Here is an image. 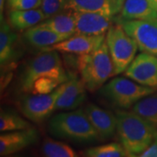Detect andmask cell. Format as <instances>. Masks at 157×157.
I'll return each mask as SVG.
<instances>
[{"mask_svg":"<svg viewBox=\"0 0 157 157\" xmlns=\"http://www.w3.org/2000/svg\"><path fill=\"white\" fill-rule=\"evenodd\" d=\"M115 115L117 135L121 145L130 157L140 156L155 140L157 129L133 110H118Z\"/></svg>","mask_w":157,"mask_h":157,"instance_id":"6da1fadb","label":"cell"},{"mask_svg":"<svg viewBox=\"0 0 157 157\" xmlns=\"http://www.w3.org/2000/svg\"><path fill=\"white\" fill-rule=\"evenodd\" d=\"M77 66L86 89L90 92L101 89L108 78L114 76V67L106 39L92 52L79 55Z\"/></svg>","mask_w":157,"mask_h":157,"instance_id":"7a4b0ae2","label":"cell"},{"mask_svg":"<svg viewBox=\"0 0 157 157\" xmlns=\"http://www.w3.org/2000/svg\"><path fill=\"white\" fill-rule=\"evenodd\" d=\"M48 128L52 135L62 139L78 142H91L101 139L82 109L57 113L50 119Z\"/></svg>","mask_w":157,"mask_h":157,"instance_id":"3957f363","label":"cell"},{"mask_svg":"<svg viewBox=\"0 0 157 157\" xmlns=\"http://www.w3.org/2000/svg\"><path fill=\"white\" fill-rule=\"evenodd\" d=\"M44 77H52L62 82H67L70 78L58 51H45L30 59L19 75V88L24 93H31L34 82Z\"/></svg>","mask_w":157,"mask_h":157,"instance_id":"277c9868","label":"cell"},{"mask_svg":"<svg viewBox=\"0 0 157 157\" xmlns=\"http://www.w3.org/2000/svg\"><path fill=\"white\" fill-rule=\"evenodd\" d=\"M155 91L156 88L142 86L131 78L116 77L101 86V94L113 106L128 109Z\"/></svg>","mask_w":157,"mask_h":157,"instance_id":"5b68a950","label":"cell"},{"mask_svg":"<svg viewBox=\"0 0 157 157\" xmlns=\"http://www.w3.org/2000/svg\"><path fill=\"white\" fill-rule=\"evenodd\" d=\"M106 42L114 67V76L124 73L139 49L135 39L120 25H112L107 32Z\"/></svg>","mask_w":157,"mask_h":157,"instance_id":"8992f818","label":"cell"},{"mask_svg":"<svg viewBox=\"0 0 157 157\" xmlns=\"http://www.w3.org/2000/svg\"><path fill=\"white\" fill-rule=\"evenodd\" d=\"M66 86L67 82H64L51 93L39 94H32V95L25 97L20 103L22 113L35 123L44 121L52 112H55L57 100L64 92Z\"/></svg>","mask_w":157,"mask_h":157,"instance_id":"52a82bcc","label":"cell"},{"mask_svg":"<svg viewBox=\"0 0 157 157\" xmlns=\"http://www.w3.org/2000/svg\"><path fill=\"white\" fill-rule=\"evenodd\" d=\"M113 20L135 39L141 52L157 56V19L123 20L115 16Z\"/></svg>","mask_w":157,"mask_h":157,"instance_id":"ba28073f","label":"cell"},{"mask_svg":"<svg viewBox=\"0 0 157 157\" xmlns=\"http://www.w3.org/2000/svg\"><path fill=\"white\" fill-rule=\"evenodd\" d=\"M124 75L142 86L157 89V56L142 52L134 59Z\"/></svg>","mask_w":157,"mask_h":157,"instance_id":"9c48e42d","label":"cell"},{"mask_svg":"<svg viewBox=\"0 0 157 157\" xmlns=\"http://www.w3.org/2000/svg\"><path fill=\"white\" fill-rule=\"evenodd\" d=\"M105 34L101 35H83L74 34L68 39L48 47L45 51L55 50L66 53L84 55L92 52L105 41Z\"/></svg>","mask_w":157,"mask_h":157,"instance_id":"30bf717a","label":"cell"},{"mask_svg":"<svg viewBox=\"0 0 157 157\" xmlns=\"http://www.w3.org/2000/svg\"><path fill=\"white\" fill-rule=\"evenodd\" d=\"M75 19V34L101 35L105 34L114 22V17L92 11H73Z\"/></svg>","mask_w":157,"mask_h":157,"instance_id":"8fae6325","label":"cell"},{"mask_svg":"<svg viewBox=\"0 0 157 157\" xmlns=\"http://www.w3.org/2000/svg\"><path fill=\"white\" fill-rule=\"evenodd\" d=\"M39 138V132L34 128L5 132L0 135V155L8 156L21 151L36 143Z\"/></svg>","mask_w":157,"mask_h":157,"instance_id":"7c38bea8","label":"cell"},{"mask_svg":"<svg viewBox=\"0 0 157 157\" xmlns=\"http://www.w3.org/2000/svg\"><path fill=\"white\" fill-rule=\"evenodd\" d=\"M84 111L101 139L110 138L117 132V118L114 113L92 103L85 107Z\"/></svg>","mask_w":157,"mask_h":157,"instance_id":"4fadbf2b","label":"cell"},{"mask_svg":"<svg viewBox=\"0 0 157 157\" xmlns=\"http://www.w3.org/2000/svg\"><path fill=\"white\" fill-rule=\"evenodd\" d=\"M86 87L81 78H70L64 92L57 100L55 111H71L83 104L86 97Z\"/></svg>","mask_w":157,"mask_h":157,"instance_id":"5bb4252c","label":"cell"},{"mask_svg":"<svg viewBox=\"0 0 157 157\" xmlns=\"http://www.w3.org/2000/svg\"><path fill=\"white\" fill-rule=\"evenodd\" d=\"M125 0H69L68 9L92 11L114 17L122 8Z\"/></svg>","mask_w":157,"mask_h":157,"instance_id":"9a60e30c","label":"cell"},{"mask_svg":"<svg viewBox=\"0 0 157 157\" xmlns=\"http://www.w3.org/2000/svg\"><path fill=\"white\" fill-rule=\"evenodd\" d=\"M119 14L123 20L157 19V11L148 0H125Z\"/></svg>","mask_w":157,"mask_h":157,"instance_id":"2e32d148","label":"cell"},{"mask_svg":"<svg viewBox=\"0 0 157 157\" xmlns=\"http://www.w3.org/2000/svg\"><path fill=\"white\" fill-rule=\"evenodd\" d=\"M24 39L29 45L39 49H47L52 45L61 42L67 38L54 33L50 29L35 25L27 29L23 34Z\"/></svg>","mask_w":157,"mask_h":157,"instance_id":"e0dca14e","label":"cell"},{"mask_svg":"<svg viewBox=\"0 0 157 157\" xmlns=\"http://www.w3.org/2000/svg\"><path fill=\"white\" fill-rule=\"evenodd\" d=\"M38 25L50 29L67 39L73 36L76 33L75 19L73 16V10L72 9H67L52 17H48L39 23Z\"/></svg>","mask_w":157,"mask_h":157,"instance_id":"ac0fdd59","label":"cell"},{"mask_svg":"<svg viewBox=\"0 0 157 157\" xmlns=\"http://www.w3.org/2000/svg\"><path fill=\"white\" fill-rule=\"evenodd\" d=\"M47 18L40 8L29 10H12L8 12V21L17 30H27Z\"/></svg>","mask_w":157,"mask_h":157,"instance_id":"d6986e66","label":"cell"},{"mask_svg":"<svg viewBox=\"0 0 157 157\" xmlns=\"http://www.w3.org/2000/svg\"><path fill=\"white\" fill-rule=\"evenodd\" d=\"M0 63L3 67L14 59L17 34L12 32L11 25L0 15Z\"/></svg>","mask_w":157,"mask_h":157,"instance_id":"ffe728a7","label":"cell"},{"mask_svg":"<svg viewBox=\"0 0 157 157\" xmlns=\"http://www.w3.org/2000/svg\"><path fill=\"white\" fill-rule=\"evenodd\" d=\"M132 110L157 129V93H154L136 102Z\"/></svg>","mask_w":157,"mask_h":157,"instance_id":"44dd1931","label":"cell"},{"mask_svg":"<svg viewBox=\"0 0 157 157\" xmlns=\"http://www.w3.org/2000/svg\"><path fill=\"white\" fill-rule=\"evenodd\" d=\"M83 155L87 157H126L129 156L121 143L111 142L105 145L90 147L83 151Z\"/></svg>","mask_w":157,"mask_h":157,"instance_id":"7402d4cb","label":"cell"},{"mask_svg":"<svg viewBox=\"0 0 157 157\" xmlns=\"http://www.w3.org/2000/svg\"><path fill=\"white\" fill-rule=\"evenodd\" d=\"M43 155L46 157H76L77 153L71 147L52 139H45L41 147Z\"/></svg>","mask_w":157,"mask_h":157,"instance_id":"603a6c76","label":"cell"},{"mask_svg":"<svg viewBox=\"0 0 157 157\" xmlns=\"http://www.w3.org/2000/svg\"><path fill=\"white\" fill-rule=\"evenodd\" d=\"M28 128H31V124L22 117L12 113L1 111L0 131L2 133L25 129Z\"/></svg>","mask_w":157,"mask_h":157,"instance_id":"cb8c5ba5","label":"cell"},{"mask_svg":"<svg viewBox=\"0 0 157 157\" xmlns=\"http://www.w3.org/2000/svg\"><path fill=\"white\" fill-rule=\"evenodd\" d=\"M62 82L60 79L52 78V77H44L39 78L34 82L31 93L33 94H48L55 90L61 85Z\"/></svg>","mask_w":157,"mask_h":157,"instance_id":"d4e9b609","label":"cell"},{"mask_svg":"<svg viewBox=\"0 0 157 157\" xmlns=\"http://www.w3.org/2000/svg\"><path fill=\"white\" fill-rule=\"evenodd\" d=\"M68 4L69 0H42L39 8L48 18L67 10Z\"/></svg>","mask_w":157,"mask_h":157,"instance_id":"484cf974","label":"cell"},{"mask_svg":"<svg viewBox=\"0 0 157 157\" xmlns=\"http://www.w3.org/2000/svg\"><path fill=\"white\" fill-rule=\"evenodd\" d=\"M42 0H7L9 11L12 10H29L39 8Z\"/></svg>","mask_w":157,"mask_h":157,"instance_id":"4316f807","label":"cell"},{"mask_svg":"<svg viewBox=\"0 0 157 157\" xmlns=\"http://www.w3.org/2000/svg\"><path fill=\"white\" fill-rule=\"evenodd\" d=\"M140 157H157V135L155 140H153L151 145L142 154H140Z\"/></svg>","mask_w":157,"mask_h":157,"instance_id":"83f0119b","label":"cell"},{"mask_svg":"<svg viewBox=\"0 0 157 157\" xmlns=\"http://www.w3.org/2000/svg\"><path fill=\"white\" fill-rule=\"evenodd\" d=\"M4 3H5V0H0V15H3Z\"/></svg>","mask_w":157,"mask_h":157,"instance_id":"f1b7e54d","label":"cell"},{"mask_svg":"<svg viewBox=\"0 0 157 157\" xmlns=\"http://www.w3.org/2000/svg\"><path fill=\"white\" fill-rule=\"evenodd\" d=\"M148 1L150 2V4L155 8V10L157 11V0H148Z\"/></svg>","mask_w":157,"mask_h":157,"instance_id":"f546056e","label":"cell"}]
</instances>
